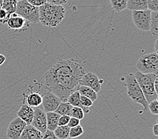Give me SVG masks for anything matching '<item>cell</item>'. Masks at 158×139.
Returning a JSON list of instances; mask_svg holds the SVG:
<instances>
[{"label":"cell","mask_w":158,"mask_h":139,"mask_svg":"<svg viewBox=\"0 0 158 139\" xmlns=\"http://www.w3.org/2000/svg\"><path fill=\"white\" fill-rule=\"evenodd\" d=\"M24 99L26 102V104L32 108L39 107L43 102L42 95L39 92H31L27 95H24Z\"/></svg>","instance_id":"obj_15"},{"label":"cell","mask_w":158,"mask_h":139,"mask_svg":"<svg viewBox=\"0 0 158 139\" xmlns=\"http://www.w3.org/2000/svg\"><path fill=\"white\" fill-rule=\"evenodd\" d=\"M80 103L84 108H89V107L92 106L94 102L88 98L80 95Z\"/></svg>","instance_id":"obj_29"},{"label":"cell","mask_w":158,"mask_h":139,"mask_svg":"<svg viewBox=\"0 0 158 139\" xmlns=\"http://www.w3.org/2000/svg\"><path fill=\"white\" fill-rule=\"evenodd\" d=\"M80 125V120H78L76 118L70 117L69 122H68V124H67V126H68L69 128H73V127H75V126Z\"/></svg>","instance_id":"obj_33"},{"label":"cell","mask_w":158,"mask_h":139,"mask_svg":"<svg viewBox=\"0 0 158 139\" xmlns=\"http://www.w3.org/2000/svg\"><path fill=\"white\" fill-rule=\"evenodd\" d=\"M27 126L26 122L19 117L14 118L11 121L7 127L6 137L9 139H19L22 133Z\"/></svg>","instance_id":"obj_8"},{"label":"cell","mask_w":158,"mask_h":139,"mask_svg":"<svg viewBox=\"0 0 158 139\" xmlns=\"http://www.w3.org/2000/svg\"><path fill=\"white\" fill-rule=\"evenodd\" d=\"M148 108L151 112V113L154 115H157L158 114V102L157 100H154L148 104Z\"/></svg>","instance_id":"obj_28"},{"label":"cell","mask_w":158,"mask_h":139,"mask_svg":"<svg viewBox=\"0 0 158 139\" xmlns=\"http://www.w3.org/2000/svg\"><path fill=\"white\" fill-rule=\"evenodd\" d=\"M110 3L116 12H120L127 9V0H110Z\"/></svg>","instance_id":"obj_24"},{"label":"cell","mask_w":158,"mask_h":139,"mask_svg":"<svg viewBox=\"0 0 158 139\" xmlns=\"http://www.w3.org/2000/svg\"><path fill=\"white\" fill-rule=\"evenodd\" d=\"M17 116L25 122L26 125H31L34 117V108L23 103L17 112Z\"/></svg>","instance_id":"obj_13"},{"label":"cell","mask_w":158,"mask_h":139,"mask_svg":"<svg viewBox=\"0 0 158 139\" xmlns=\"http://www.w3.org/2000/svg\"><path fill=\"white\" fill-rule=\"evenodd\" d=\"M43 134L47 132L46 112L39 107L34 108V117L31 125Z\"/></svg>","instance_id":"obj_9"},{"label":"cell","mask_w":158,"mask_h":139,"mask_svg":"<svg viewBox=\"0 0 158 139\" xmlns=\"http://www.w3.org/2000/svg\"><path fill=\"white\" fill-rule=\"evenodd\" d=\"M70 128L66 126H58L54 131L55 136L59 139H67L69 138Z\"/></svg>","instance_id":"obj_21"},{"label":"cell","mask_w":158,"mask_h":139,"mask_svg":"<svg viewBox=\"0 0 158 139\" xmlns=\"http://www.w3.org/2000/svg\"><path fill=\"white\" fill-rule=\"evenodd\" d=\"M151 13L152 12L149 10L133 11L132 18L135 27L143 32L149 31Z\"/></svg>","instance_id":"obj_7"},{"label":"cell","mask_w":158,"mask_h":139,"mask_svg":"<svg viewBox=\"0 0 158 139\" xmlns=\"http://www.w3.org/2000/svg\"><path fill=\"white\" fill-rule=\"evenodd\" d=\"M28 3H30L31 6L40 7L41 6H44L47 3V0H26Z\"/></svg>","instance_id":"obj_31"},{"label":"cell","mask_w":158,"mask_h":139,"mask_svg":"<svg viewBox=\"0 0 158 139\" xmlns=\"http://www.w3.org/2000/svg\"><path fill=\"white\" fill-rule=\"evenodd\" d=\"M84 112L83 110V109L80 107H76L73 106L72 109H71L70 112V117L76 118L78 120H82L84 117Z\"/></svg>","instance_id":"obj_25"},{"label":"cell","mask_w":158,"mask_h":139,"mask_svg":"<svg viewBox=\"0 0 158 139\" xmlns=\"http://www.w3.org/2000/svg\"><path fill=\"white\" fill-rule=\"evenodd\" d=\"M137 71L143 74H155L158 72V56L156 52L141 56L137 62Z\"/></svg>","instance_id":"obj_5"},{"label":"cell","mask_w":158,"mask_h":139,"mask_svg":"<svg viewBox=\"0 0 158 139\" xmlns=\"http://www.w3.org/2000/svg\"><path fill=\"white\" fill-rule=\"evenodd\" d=\"M127 8L132 12L148 10L147 0H127Z\"/></svg>","instance_id":"obj_16"},{"label":"cell","mask_w":158,"mask_h":139,"mask_svg":"<svg viewBox=\"0 0 158 139\" xmlns=\"http://www.w3.org/2000/svg\"><path fill=\"white\" fill-rule=\"evenodd\" d=\"M43 139H59V138H57L55 136L53 132L47 130V132L44 134Z\"/></svg>","instance_id":"obj_35"},{"label":"cell","mask_w":158,"mask_h":139,"mask_svg":"<svg viewBox=\"0 0 158 139\" xmlns=\"http://www.w3.org/2000/svg\"><path fill=\"white\" fill-rule=\"evenodd\" d=\"M6 60V58L5 56H3V54H0V66H2L3 63H4Z\"/></svg>","instance_id":"obj_37"},{"label":"cell","mask_w":158,"mask_h":139,"mask_svg":"<svg viewBox=\"0 0 158 139\" xmlns=\"http://www.w3.org/2000/svg\"><path fill=\"white\" fill-rule=\"evenodd\" d=\"M70 116H60L58 121V126H66L69 122Z\"/></svg>","instance_id":"obj_32"},{"label":"cell","mask_w":158,"mask_h":139,"mask_svg":"<svg viewBox=\"0 0 158 139\" xmlns=\"http://www.w3.org/2000/svg\"><path fill=\"white\" fill-rule=\"evenodd\" d=\"M43 135L32 125H27L22 133L19 139H43Z\"/></svg>","instance_id":"obj_14"},{"label":"cell","mask_w":158,"mask_h":139,"mask_svg":"<svg viewBox=\"0 0 158 139\" xmlns=\"http://www.w3.org/2000/svg\"><path fill=\"white\" fill-rule=\"evenodd\" d=\"M2 3H3V0H0V9H2Z\"/></svg>","instance_id":"obj_40"},{"label":"cell","mask_w":158,"mask_h":139,"mask_svg":"<svg viewBox=\"0 0 158 139\" xmlns=\"http://www.w3.org/2000/svg\"><path fill=\"white\" fill-rule=\"evenodd\" d=\"M73 106L67 102H61L59 104V106L56 109L55 112L58 114L59 116H69Z\"/></svg>","instance_id":"obj_23"},{"label":"cell","mask_w":158,"mask_h":139,"mask_svg":"<svg viewBox=\"0 0 158 139\" xmlns=\"http://www.w3.org/2000/svg\"><path fill=\"white\" fill-rule=\"evenodd\" d=\"M48 3H52V4L57 6H63L67 3L68 0H47Z\"/></svg>","instance_id":"obj_34"},{"label":"cell","mask_w":158,"mask_h":139,"mask_svg":"<svg viewBox=\"0 0 158 139\" xmlns=\"http://www.w3.org/2000/svg\"><path fill=\"white\" fill-rule=\"evenodd\" d=\"M158 40L157 39L156 40L155 42V44H154V49H155V52H156V53H157V51H158Z\"/></svg>","instance_id":"obj_39"},{"label":"cell","mask_w":158,"mask_h":139,"mask_svg":"<svg viewBox=\"0 0 158 139\" xmlns=\"http://www.w3.org/2000/svg\"><path fill=\"white\" fill-rule=\"evenodd\" d=\"M6 24L10 29L20 32L26 30L30 25L29 22L25 20L23 17L20 16L16 13L10 15V17L7 20Z\"/></svg>","instance_id":"obj_11"},{"label":"cell","mask_w":158,"mask_h":139,"mask_svg":"<svg viewBox=\"0 0 158 139\" xmlns=\"http://www.w3.org/2000/svg\"><path fill=\"white\" fill-rule=\"evenodd\" d=\"M134 76L148 103L149 104L154 100H157L158 95L154 88V82L157 78V75L155 74H143L137 71L134 74Z\"/></svg>","instance_id":"obj_3"},{"label":"cell","mask_w":158,"mask_h":139,"mask_svg":"<svg viewBox=\"0 0 158 139\" xmlns=\"http://www.w3.org/2000/svg\"><path fill=\"white\" fill-rule=\"evenodd\" d=\"M77 91L80 93L81 96H84L88 98L90 100H91L92 102H95V101L98 99V95L97 93L89 87L85 86H81L79 85Z\"/></svg>","instance_id":"obj_19"},{"label":"cell","mask_w":158,"mask_h":139,"mask_svg":"<svg viewBox=\"0 0 158 139\" xmlns=\"http://www.w3.org/2000/svg\"><path fill=\"white\" fill-rule=\"evenodd\" d=\"M148 10L151 12H157L158 11V0H147Z\"/></svg>","instance_id":"obj_27"},{"label":"cell","mask_w":158,"mask_h":139,"mask_svg":"<svg viewBox=\"0 0 158 139\" xmlns=\"http://www.w3.org/2000/svg\"><path fill=\"white\" fill-rule=\"evenodd\" d=\"M87 72L82 63L75 58L59 60L44 74L46 91L67 102L71 93L77 91L81 78Z\"/></svg>","instance_id":"obj_1"},{"label":"cell","mask_w":158,"mask_h":139,"mask_svg":"<svg viewBox=\"0 0 158 139\" xmlns=\"http://www.w3.org/2000/svg\"><path fill=\"white\" fill-rule=\"evenodd\" d=\"M152 129H153L152 131H153V134L155 135V136L157 137L158 136V124H157V122L153 126Z\"/></svg>","instance_id":"obj_36"},{"label":"cell","mask_w":158,"mask_h":139,"mask_svg":"<svg viewBox=\"0 0 158 139\" xmlns=\"http://www.w3.org/2000/svg\"><path fill=\"white\" fill-rule=\"evenodd\" d=\"M42 104L43 106L44 111L46 113L55 112L59 106V104L61 102V100L57 96L48 91H45V92L42 95Z\"/></svg>","instance_id":"obj_10"},{"label":"cell","mask_w":158,"mask_h":139,"mask_svg":"<svg viewBox=\"0 0 158 139\" xmlns=\"http://www.w3.org/2000/svg\"><path fill=\"white\" fill-rule=\"evenodd\" d=\"M84 133V129L82 126L80 125L73 128H70L69 137L71 138H76L79 137Z\"/></svg>","instance_id":"obj_26"},{"label":"cell","mask_w":158,"mask_h":139,"mask_svg":"<svg viewBox=\"0 0 158 139\" xmlns=\"http://www.w3.org/2000/svg\"><path fill=\"white\" fill-rule=\"evenodd\" d=\"M154 88H155V91L158 95V77L156 79L155 82H154Z\"/></svg>","instance_id":"obj_38"},{"label":"cell","mask_w":158,"mask_h":139,"mask_svg":"<svg viewBox=\"0 0 158 139\" xmlns=\"http://www.w3.org/2000/svg\"><path fill=\"white\" fill-rule=\"evenodd\" d=\"M79 85L87 86L94 90L96 93L99 92L101 90L99 78L96 74L92 72H86L79 82Z\"/></svg>","instance_id":"obj_12"},{"label":"cell","mask_w":158,"mask_h":139,"mask_svg":"<svg viewBox=\"0 0 158 139\" xmlns=\"http://www.w3.org/2000/svg\"><path fill=\"white\" fill-rule=\"evenodd\" d=\"M16 13L29 23L36 24L39 22V7L31 6L26 0L18 2Z\"/></svg>","instance_id":"obj_6"},{"label":"cell","mask_w":158,"mask_h":139,"mask_svg":"<svg viewBox=\"0 0 158 139\" xmlns=\"http://www.w3.org/2000/svg\"><path fill=\"white\" fill-rule=\"evenodd\" d=\"M149 31L153 36L158 37V14L157 12H152L151 22H150Z\"/></svg>","instance_id":"obj_20"},{"label":"cell","mask_w":158,"mask_h":139,"mask_svg":"<svg viewBox=\"0 0 158 139\" xmlns=\"http://www.w3.org/2000/svg\"><path fill=\"white\" fill-rule=\"evenodd\" d=\"M10 15L7 14L5 10L0 9V23L2 24H6L7 20H9Z\"/></svg>","instance_id":"obj_30"},{"label":"cell","mask_w":158,"mask_h":139,"mask_svg":"<svg viewBox=\"0 0 158 139\" xmlns=\"http://www.w3.org/2000/svg\"><path fill=\"white\" fill-rule=\"evenodd\" d=\"M18 2L16 0H3L2 9L5 10L6 12L11 15L16 13Z\"/></svg>","instance_id":"obj_22"},{"label":"cell","mask_w":158,"mask_h":139,"mask_svg":"<svg viewBox=\"0 0 158 139\" xmlns=\"http://www.w3.org/2000/svg\"><path fill=\"white\" fill-rule=\"evenodd\" d=\"M39 9V21L47 27H56L65 17V9L63 6H57L47 2Z\"/></svg>","instance_id":"obj_2"},{"label":"cell","mask_w":158,"mask_h":139,"mask_svg":"<svg viewBox=\"0 0 158 139\" xmlns=\"http://www.w3.org/2000/svg\"><path fill=\"white\" fill-rule=\"evenodd\" d=\"M125 85L127 88L128 96L135 103L141 104L144 110H147L148 107V103L146 101L143 93L133 74H129L126 76Z\"/></svg>","instance_id":"obj_4"},{"label":"cell","mask_w":158,"mask_h":139,"mask_svg":"<svg viewBox=\"0 0 158 139\" xmlns=\"http://www.w3.org/2000/svg\"><path fill=\"white\" fill-rule=\"evenodd\" d=\"M46 115L47 130L53 132L58 126V121L60 116L55 112H47V113H46Z\"/></svg>","instance_id":"obj_17"},{"label":"cell","mask_w":158,"mask_h":139,"mask_svg":"<svg viewBox=\"0 0 158 139\" xmlns=\"http://www.w3.org/2000/svg\"><path fill=\"white\" fill-rule=\"evenodd\" d=\"M16 1H17V2H20V1H22V0H16Z\"/></svg>","instance_id":"obj_41"},{"label":"cell","mask_w":158,"mask_h":139,"mask_svg":"<svg viewBox=\"0 0 158 139\" xmlns=\"http://www.w3.org/2000/svg\"><path fill=\"white\" fill-rule=\"evenodd\" d=\"M67 102H68L69 104H71L72 106L76 107H80L83 109L84 113L88 114L89 112V108H85L83 107L81 103H80V95L77 91H75L72 92L69 96L67 100Z\"/></svg>","instance_id":"obj_18"}]
</instances>
